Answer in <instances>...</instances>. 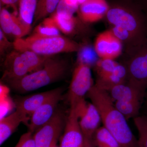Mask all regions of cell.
<instances>
[{"label":"cell","instance_id":"obj_1","mask_svg":"<svg viewBox=\"0 0 147 147\" xmlns=\"http://www.w3.org/2000/svg\"><path fill=\"white\" fill-rule=\"evenodd\" d=\"M100 115L101 122L122 147H135L137 140L126 119L115 106L109 92L94 85L87 94Z\"/></svg>","mask_w":147,"mask_h":147},{"label":"cell","instance_id":"obj_2","mask_svg":"<svg viewBox=\"0 0 147 147\" xmlns=\"http://www.w3.org/2000/svg\"><path fill=\"white\" fill-rule=\"evenodd\" d=\"M67 69L68 64L65 61L50 57L42 68L29 73L21 79L8 82L13 89L24 93L58 81L65 75Z\"/></svg>","mask_w":147,"mask_h":147},{"label":"cell","instance_id":"obj_3","mask_svg":"<svg viewBox=\"0 0 147 147\" xmlns=\"http://www.w3.org/2000/svg\"><path fill=\"white\" fill-rule=\"evenodd\" d=\"M14 50L32 51L43 56L62 53L77 52L81 45L65 36L42 37L32 34L26 38L15 39L13 42Z\"/></svg>","mask_w":147,"mask_h":147},{"label":"cell","instance_id":"obj_4","mask_svg":"<svg viewBox=\"0 0 147 147\" xmlns=\"http://www.w3.org/2000/svg\"><path fill=\"white\" fill-rule=\"evenodd\" d=\"M94 85L90 67L77 63L69 88L67 98L70 105L84 99Z\"/></svg>","mask_w":147,"mask_h":147},{"label":"cell","instance_id":"obj_5","mask_svg":"<svg viewBox=\"0 0 147 147\" xmlns=\"http://www.w3.org/2000/svg\"><path fill=\"white\" fill-rule=\"evenodd\" d=\"M106 16L113 26L121 27L143 40L144 24L135 13L121 7H115L109 9Z\"/></svg>","mask_w":147,"mask_h":147},{"label":"cell","instance_id":"obj_6","mask_svg":"<svg viewBox=\"0 0 147 147\" xmlns=\"http://www.w3.org/2000/svg\"><path fill=\"white\" fill-rule=\"evenodd\" d=\"M64 126V117L56 110L51 119L38 129L34 135L36 147H54L57 146Z\"/></svg>","mask_w":147,"mask_h":147},{"label":"cell","instance_id":"obj_7","mask_svg":"<svg viewBox=\"0 0 147 147\" xmlns=\"http://www.w3.org/2000/svg\"><path fill=\"white\" fill-rule=\"evenodd\" d=\"M79 117V124L84 139L92 140L96 131L100 127L101 118L99 113L92 102H88L85 98L75 105ZM71 106V105H70Z\"/></svg>","mask_w":147,"mask_h":147},{"label":"cell","instance_id":"obj_8","mask_svg":"<svg viewBox=\"0 0 147 147\" xmlns=\"http://www.w3.org/2000/svg\"><path fill=\"white\" fill-rule=\"evenodd\" d=\"M146 90L142 85L129 80L127 84L115 86L108 92L113 101L141 106Z\"/></svg>","mask_w":147,"mask_h":147},{"label":"cell","instance_id":"obj_9","mask_svg":"<svg viewBox=\"0 0 147 147\" xmlns=\"http://www.w3.org/2000/svg\"><path fill=\"white\" fill-rule=\"evenodd\" d=\"M122 42L110 30L98 35L94 47L99 59L115 60L122 52Z\"/></svg>","mask_w":147,"mask_h":147},{"label":"cell","instance_id":"obj_10","mask_svg":"<svg viewBox=\"0 0 147 147\" xmlns=\"http://www.w3.org/2000/svg\"><path fill=\"white\" fill-rule=\"evenodd\" d=\"M79 119L75 107L70 106L60 147H85V139L79 125Z\"/></svg>","mask_w":147,"mask_h":147},{"label":"cell","instance_id":"obj_11","mask_svg":"<svg viewBox=\"0 0 147 147\" xmlns=\"http://www.w3.org/2000/svg\"><path fill=\"white\" fill-rule=\"evenodd\" d=\"M63 92L47 100L33 113L28 125L29 131L33 133L50 120L56 111L58 103L62 98Z\"/></svg>","mask_w":147,"mask_h":147},{"label":"cell","instance_id":"obj_12","mask_svg":"<svg viewBox=\"0 0 147 147\" xmlns=\"http://www.w3.org/2000/svg\"><path fill=\"white\" fill-rule=\"evenodd\" d=\"M63 92V89L58 88L43 92L39 93L17 98L15 101L16 110L26 117L31 115L44 102L56 95Z\"/></svg>","mask_w":147,"mask_h":147},{"label":"cell","instance_id":"obj_13","mask_svg":"<svg viewBox=\"0 0 147 147\" xmlns=\"http://www.w3.org/2000/svg\"><path fill=\"white\" fill-rule=\"evenodd\" d=\"M3 78L7 81L18 80L30 73L26 61L19 51L14 50L6 56Z\"/></svg>","mask_w":147,"mask_h":147},{"label":"cell","instance_id":"obj_14","mask_svg":"<svg viewBox=\"0 0 147 147\" xmlns=\"http://www.w3.org/2000/svg\"><path fill=\"white\" fill-rule=\"evenodd\" d=\"M109 9L106 0H86L79 5L78 11L83 23L91 24L106 16Z\"/></svg>","mask_w":147,"mask_h":147},{"label":"cell","instance_id":"obj_15","mask_svg":"<svg viewBox=\"0 0 147 147\" xmlns=\"http://www.w3.org/2000/svg\"><path fill=\"white\" fill-rule=\"evenodd\" d=\"M129 80L147 89V46L141 47L127 68Z\"/></svg>","mask_w":147,"mask_h":147},{"label":"cell","instance_id":"obj_16","mask_svg":"<svg viewBox=\"0 0 147 147\" xmlns=\"http://www.w3.org/2000/svg\"><path fill=\"white\" fill-rule=\"evenodd\" d=\"M28 117L17 110L7 117L3 118L0 121L1 146L10 137L21 123L28 125Z\"/></svg>","mask_w":147,"mask_h":147},{"label":"cell","instance_id":"obj_17","mask_svg":"<svg viewBox=\"0 0 147 147\" xmlns=\"http://www.w3.org/2000/svg\"><path fill=\"white\" fill-rule=\"evenodd\" d=\"M128 75L127 69L123 65L119 64L114 71L105 76L97 78L96 86L109 92L115 86L125 83Z\"/></svg>","mask_w":147,"mask_h":147},{"label":"cell","instance_id":"obj_18","mask_svg":"<svg viewBox=\"0 0 147 147\" xmlns=\"http://www.w3.org/2000/svg\"><path fill=\"white\" fill-rule=\"evenodd\" d=\"M51 17L61 32L66 35H71L76 33L78 21L74 16L68 17L54 12Z\"/></svg>","mask_w":147,"mask_h":147},{"label":"cell","instance_id":"obj_19","mask_svg":"<svg viewBox=\"0 0 147 147\" xmlns=\"http://www.w3.org/2000/svg\"><path fill=\"white\" fill-rule=\"evenodd\" d=\"M93 142L96 147H122L117 140L105 127H100L94 135Z\"/></svg>","mask_w":147,"mask_h":147},{"label":"cell","instance_id":"obj_20","mask_svg":"<svg viewBox=\"0 0 147 147\" xmlns=\"http://www.w3.org/2000/svg\"><path fill=\"white\" fill-rule=\"evenodd\" d=\"M38 0H19L18 16L24 23L29 26L34 19Z\"/></svg>","mask_w":147,"mask_h":147},{"label":"cell","instance_id":"obj_21","mask_svg":"<svg viewBox=\"0 0 147 147\" xmlns=\"http://www.w3.org/2000/svg\"><path fill=\"white\" fill-rule=\"evenodd\" d=\"M54 20L50 16L45 18L35 28L32 34L42 37H53L61 35Z\"/></svg>","mask_w":147,"mask_h":147},{"label":"cell","instance_id":"obj_22","mask_svg":"<svg viewBox=\"0 0 147 147\" xmlns=\"http://www.w3.org/2000/svg\"><path fill=\"white\" fill-rule=\"evenodd\" d=\"M20 52L26 63L30 73L42 68L47 59L50 57L39 55L28 50Z\"/></svg>","mask_w":147,"mask_h":147},{"label":"cell","instance_id":"obj_23","mask_svg":"<svg viewBox=\"0 0 147 147\" xmlns=\"http://www.w3.org/2000/svg\"><path fill=\"white\" fill-rule=\"evenodd\" d=\"M60 0H38L34 19L35 22L46 18L56 10Z\"/></svg>","mask_w":147,"mask_h":147},{"label":"cell","instance_id":"obj_24","mask_svg":"<svg viewBox=\"0 0 147 147\" xmlns=\"http://www.w3.org/2000/svg\"><path fill=\"white\" fill-rule=\"evenodd\" d=\"M77 53V63L85 64L90 67L95 65L99 59L94 46L88 44L81 45Z\"/></svg>","mask_w":147,"mask_h":147},{"label":"cell","instance_id":"obj_25","mask_svg":"<svg viewBox=\"0 0 147 147\" xmlns=\"http://www.w3.org/2000/svg\"><path fill=\"white\" fill-rule=\"evenodd\" d=\"M31 29V26L24 23L15 12L12 13L11 32L15 39L23 38L30 32Z\"/></svg>","mask_w":147,"mask_h":147},{"label":"cell","instance_id":"obj_26","mask_svg":"<svg viewBox=\"0 0 147 147\" xmlns=\"http://www.w3.org/2000/svg\"><path fill=\"white\" fill-rule=\"evenodd\" d=\"M82 3V0H60L55 12L62 16H73Z\"/></svg>","mask_w":147,"mask_h":147},{"label":"cell","instance_id":"obj_27","mask_svg":"<svg viewBox=\"0 0 147 147\" xmlns=\"http://www.w3.org/2000/svg\"><path fill=\"white\" fill-rule=\"evenodd\" d=\"M134 125L139 134V147H147V117L138 116L134 119Z\"/></svg>","mask_w":147,"mask_h":147},{"label":"cell","instance_id":"obj_28","mask_svg":"<svg viewBox=\"0 0 147 147\" xmlns=\"http://www.w3.org/2000/svg\"><path fill=\"white\" fill-rule=\"evenodd\" d=\"M12 13L5 8L1 9L0 12L1 30L6 36H12L11 32Z\"/></svg>","mask_w":147,"mask_h":147},{"label":"cell","instance_id":"obj_29","mask_svg":"<svg viewBox=\"0 0 147 147\" xmlns=\"http://www.w3.org/2000/svg\"><path fill=\"white\" fill-rule=\"evenodd\" d=\"M32 134L28 131L22 135L15 147H36Z\"/></svg>","mask_w":147,"mask_h":147},{"label":"cell","instance_id":"obj_30","mask_svg":"<svg viewBox=\"0 0 147 147\" xmlns=\"http://www.w3.org/2000/svg\"><path fill=\"white\" fill-rule=\"evenodd\" d=\"M110 30L113 34L122 42L123 41L129 39L132 36H133L127 30L121 27L113 26L112 29Z\"/></svg>","mask_w":147,"mask_h":147},{"label":"cell","instance_id":"obj_31","mask_svg":"<svg viewBox=\"0 0 147 147\" xmlns=\"http://www.w3.org/2000/svg\"><path fill=\"white\" fill-rule=\"evenodd\" d=\"M13 47V42L9 40L7 36L0 29V53L1 56H3L6 51L11 47Z\"/></svg>","mask_w":147,"mask_h":147},{"label":"cell","instance_id":"obj_32","mask_svg":"<svg viewBox=\"0 0 147 147\" xmlns=\"http://www.w3.org/2000/svg\"><path fill=\"white\" fill-rule=\"evenodd\" d=\"M19 0H1L2 4L6 5H14L19 3Z\"/></svg>","mask_w":147,"mask_h":147},{"label":"cell","instance_id":"obj_33","mask_svg":"<svg viewBox=\"0 0 147 147\" xmlns=\"http://www.w3.org/2000/svg\"><path fill=\"white\" fill-rule=\"evenodd\" d=\"M85 147H96L92 140H86L85 139Z\"/></svg>","mask_w":147,"mask_h":147},{"label":"cell","instance_id":"obj_34","mask_svg":"<svg viewBox=\"0 0 147 147\" xmlns=\"http://www.w3.org/2000/svg\"><path fill=\"white\" fill-rule=\"evenodd\" d=\"M135 147H139V145H138V146H137Z\"/></svg>","mask_w":147,"mask_h":147},{"label":"cell","instance_id":"obj_35","mask_svg":"<svg viewBox=\"0 0 147 147\" xmlns=\"http://www.w3.org/2000/svg\"><path fill=\"white\" fill-rule=\"evenodd\" d=\"M58 147V146H55V147Z\"/></svg>","mask_w":147,"mask_h":147}]
</instances>
